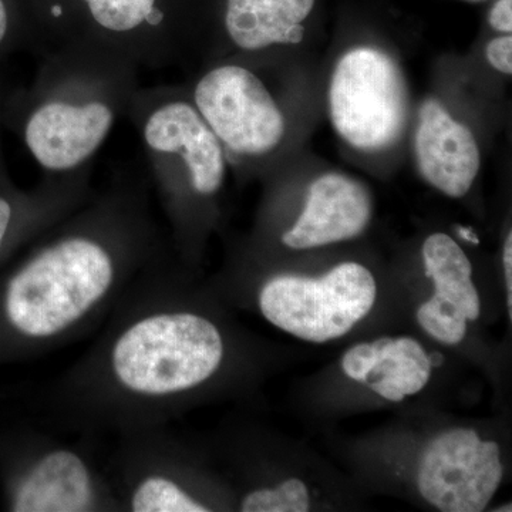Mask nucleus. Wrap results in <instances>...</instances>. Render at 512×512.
Wrapping results in <instances>:
<instances>
[{"label":"nucleus","instance_id":"1","mask_svg":"<svg viewBox=\"0 0 512 512\" xmlns=\"http://www.w3.org/2000/svg\"><path fill=\"white\" fill-rule=\"evenodd\" d=\"M220 328L200 313L153 301L128 312L87 365L89 396L114 416H156L217 375Z\"/></svg>","mask_w":512,"mask_h":512},{"label":"nucleus","instance_id":"2","mask_svg":"<svg viewBox=\"0 0 512 512\" xmlns=\"http://www.w3.org/2000/svg\"><path fill=\"white\" fill-rule=\"evenodd\" d=\"M119 249L90 232H72L39 249L10 279L6 319L18 335L50 346L72 335L121 291Z\"/></svg>","mask_w":512,"mask_h":512},{"label":"nucleus","instance_id":"3","mask_svg":"<svg viewBox=\"0 0 512 512\" xmlns=\"http://www.w3.org/2000/svg\"><path fill=\"white\" fill-rule=\"evenodd\" d=\"M375 276L365 266L345 262L320 278L281 275L259 292L264 318L289 335L313 343L342 338L375 305Z\"/></svg>","mask_w":512,"mask_h":512},{"label":"nucleus","instance_id":"4","mask_svg":"<svg viewBox=\"0 0 512 512\" xmlns=\"http://www.w3.org/2000/svg\"><path fill=\"white\" fill-rule=\"evenodd\" d=\"M333 127L350 146L376 151L399 140L407 123L409 96L402 70L372 47L346 53L329 89Z\"/></svg>","mask_w":512,"mask_h":512},{"label":"nucleus","instance_id":"5","mask_svg":"<svg viewBox=\"0 0 512 512\" xmlns=\"http://www.w3.org/2000/svg\"><path fill=\"white\" fill-rule=\"evenodd\" d=\"M195 109L229 150L261 156L285 134V121L264 83L244 67H217L197 83Z\"/></svg>","mask_w":512,"mask_h":512},{"label":"nucleus","instance_id":"6","mask_svg":"<svg viewBox=\"0 0 512 512\" xmlns=\"http://www.w3.org/2000/svg\"><path fill=\"white\" fill-rule=\"evenodd\" d=\"M114 123L103 101H47L26 124L25 140L37 163L53 173L79 167L99 150Z\"/></svg>","mask_w":512,"mask_h":512},{"label":"nucleus","instance_id":"7","mask_svg":"<svg viewBox=\"0 0 512 512\" xmlns=\"http://www.w3.org/2000/svg\"><path fill=\"white\" fill-rule=\"evenodd\" d=\"M106 505V488L89 461L67 447H47L22 474L12 495L16 512H86Z\"/></svg>","mask_w":512,"mask_h":512},{"label":"nucleus","instance_id":"8","mask_svg":"<svg viewBox=\"0 0 512 512\" xmlns=\"http://www.w3.org/2000/svg\"><path fill=\"white\" fill-rule=\"evenodd\" d=\"M417 165L427 183L451 198L470 191L481 156L470 128L454 120L436 100L424 101L414 136Z\"/></svg>","mask_w":512,"mask_h":512},{"label":"nucleus","instance_id":"9","mask_svg":"<svg viewBox=\"0 0 512 512\" xmlns=\"http://www.w3.org/2000/svg\"><path fill=\"white\" fill-rule=\"evenodd\" d=\"M372 218L369 192L353 178L325 174L313 181L301 217L282 242L292 249H312L359 237Z\"/></svg>","mask_w":512,"mask_h":512},{"label":"nucleus","instance_id":"10","mask_svg":"<svg viewBox=\"0 0 512 512\" xmlns=\"http://www.w3.org/2000/svg\"><path fill=\"white\" fill-rule=\"evenodd\" d=\"M143 133L151 150L183 158L198 194L220 190L225 178L224 150L194 106L184 101L163 104L148 116Z\"/></svg>","mask_w":512,"mask_h":512},{"label":"nucleus","instance_id":"11","mask_svg":"<svg viewBox=\"0 0 512 512\" xmlns=\"http://www.w3.org/2000/svg\"><path fill=\"white\" fill-rule=\"evenodd\" d=\"M313 5L315 0H228L225 25L241 49L296 45L302 42V22Z\"/></svg>","mask_w":512,"mask_h":512},{"label":"nucleus","instance_id":"12","mask_svg":"<svg viewBox=\"0 0 512 512\" xmlns=\"http://www.w3.org/2000/svg\"><path fill=\"white\" fill-rule=\"evenodd\" d=\"M127 510L134 512H205L210 510L195 498L174 473L165 468L164 461L144 464L128 481Z\"/></svg>","mask_w":512,"mask_h":512},{"label":"nucleus","instance_id":"13","mask_svg":"<svg viewBox=\"0 0 512 512\" xmlns=\"http://www.w3.org/2000/svg\"><path fill=\"white\" fill-rule=\"evenodd\" d=\"M93 19L101 28L113 33H130L144 23L160 25L163 12L156 0H84Z\"/></svg>","mask_w":512,"mask_h":512},{"label":"nucleus","instance_id":"14","mask_svg":"<svg viewBox=\"0 0 512 512\" xmlns=\"http://www.w3.org/2000/svg\"><path fill=\"white\" fill-rule=\"evenodd\" d=\"M377 363H379V355L372 343H360V345L353 346L342 359L345 375L359 383L369 382L370 373L375 369Z\"/></svg>","mask_w":512,"mask_h":512},{"label":"nucleus","instance_id":"15","mask_svg":"<svg viewBox=\"0 0 512 512\" xmlns=\"http://www.w3.org/2000/svg\"><path fill=\"white\" fill-rule=\"evenodd\" d=\"M488 62L498 72L512 73V37L510 35L491 40L485 49Z\"/></svg>","mask_w":512,"mask_h":512},{"label":"nucleus","instance_id":"16","mask_svg":"<svg viewBox=\"0 0 512 512\" xmlns=\"http://www.w3.org/2000/svg\"><path fill=\"white\" fill-rule=\"evenodd\" d=\"M490 25L498 32L508 33L512 30V0H498L491 9Z\"/></svg>","mask_w":512,"mask_h":512},{"label":"nucleus","instance_id":"17","mask_svg":"<svg viewBox=\"0 0 512 512\" xmlns=\"http://www.w3.org/2000/svg\"><path fill=\"white\" fill-rule=\"evenodd\" d=\"M504 275L505 288H507V306L510 319L512 318V234L508 232L507 239L504 244Z\"/></svg>","mask_w":512,"mask_h":512},{"label":"nucleus","instance_id":"18","mask_svg":"<svg viewBox=\"0 0 512 512\" xmlns=\"http://www.w3.org/2000/svg\"><path fill=\"white\" fill-rule=\"evenodd\" d=\"M369 383L370 389L373 392L379 394V396L384 397V399L389 400V402H403L404 394L399 392V390L394 389L392 384L387 383L383 377H379V379L370 380Z\"/></svg>","mask_w":512,"mask_h":512},{"label":"nucleus","instance_id":"19","mask_svg":"<svg viewBox=\"0 0 512 512\" xmlns=\"http://www.w3.org/2000/svg\"><path fill=\"white\" fill-rule=\"evenodd\" d=\"M10 222H12V207L8 201L0 198V247H2Z\"/></svg>","mask_w":512,"mask_h":512},{"label":"nucleus","instance_id":"20","mask_svg":"<svg viewBox=\"0 0 512 512\" xmlns=\"http://www.w3.org/2000/svg\"><path fill=\"white\" fill-rule=\"evenodd\" d=\"M458 237L463 238L468 244L478 245L480 244V238L477 237L476 232L473 228L457 227Z\"/></svg>","mask_w":512,"mask_h":512},{"label":"nucleus","instance_id":"21","mask_svg":"<svg viewBox=\"0 0 512 512\" xmlns=\"http://www.w3.org/2000/svg\"><path fill=\"white\" fill-rule=\"evenodd\" d=\"M6 30H8V13H6L3 0H0V43H2L3 37L6 35Z\"/></svg>","mask_w":512,"mask_h":512},{"label":"nucleus","instance_id":"22","mask_svg":"<svg viewBox=\"0 0 512 512\" xmlns=\"http://www.w3.org/2000/svg\"><path fill=\"white\" fill-rule=\"evenodd\" d=\"M52 13L55 16H60L62 15V8L60 6H53Z\"/></svg>","mask_w":512,"mask_h":512},{"label":"nucleus","instance_id":"23","mask_svg":"<svg viewBox=\"0 0 512 512\" xmlns=\"http://www.w3.org/2000/svg\"><path fill=\"white\" fill-rule=\"evenodd\" d=\"M466 2L478 3V2H484V0H466Z\"/></svg>","mask_w":512,"mask_h":512}]
</instances>
